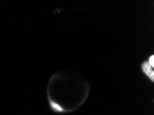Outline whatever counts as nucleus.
Listing matches in <instances>:
<instances>
[{"mask_svg": "<svg viewBox=\"0 0 154 115\" xmlns=\"http://www.w3.org/2000/svg\"><path fill=\"white\" fill-rule=\"evenodd\" d=\"M142 68H143V71L149 77L151 78L152 80H153V71L151 70V68L150 67V65L148 63H144L142 65Z\"/></svg>", "mask_w": 154, "mask_h": 115, "instance_id": "1", "label": "nucleus"}, {"mask_svg": "<svg viewBox=\"0 0 154 115\" xmlns=\"http://www.w3.org/2000/svg\"><path fill=\"white\" fill-rule=\"evenodd\" d=\"M153 62H154V57L151 56L149 59V65H151L152 67H153L154 66V63Z\"/></svg>", "mask_w": 154, "mask_h": 115, "instance_id": "3", "label": "nucleus"}, {"mask_svg": "<svg viewBox=\"0 0 154 115\" xmlns=\"http://www.w3.org/2000/svg\"><path fill=\"white\" fill-rule=\"evenodd\" d=\"M51 105H52V107H53L54 109H55V110H57V111H62L63 110V109L62 108V107L59 106V105L56 104V103H53V102H52Z\"/></svg>", "mask_w": 154, "mask_h": 115, "instance_id": "2", "label": "nucleus"}]
</instances>
